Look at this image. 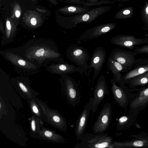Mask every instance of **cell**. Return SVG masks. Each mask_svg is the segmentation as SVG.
<instances>
[{
  "instance_id": "11",
  "label": "cell",
  "mask_w": 148,
  "mask_h": 148,
  "mask_svg": "<svg viewBox=\"0 0 148 148\" xmlns=\"http://www.w3.org/2000/svg\"><path fill=\"white\" fill-rule=\"evenodd\" d=\"M148 71V58L136 59L132 69L122 76V83L128 84L132 79Z\"/></svg>"
},
{
  "instance_id": "9",
  "label": "cell",
  "mask_w": 148,
  "mask_h": 148,
  "mask_svg": "<svg viewBox=\"0 0 148 148\" xmlns=\"http://www.w3.org/2000/svg\"><path fill=\"white\" fill-rule=\"evenodd\" d=\"M93 97L91 98L79 115L75 123V135L77 140L80 139L85 133L90 112L92 109Z\"/></svg>"
},
{
  "instance_id": "25",
  "label": "cell",
  "mask_w": 148,
  "mask_h": 148,
  "mask_svg": "<svg viewBox=\"0 0 148 148\" xmlns=\"http://www.w3.org/2000/svg\"><path fill=\"white\" fill-rule=\"evenodd\" d=\"M19 86L22 90L24 92H26L27 91V89L24 85L21 83H19Z\"/></svg>"
},
{
  "instance_id": "28",
  "label": "cell",
  "mask_w": 148,
  "mask_h": 148,
  "mask_svg": "<svg viewBox=\"0 0 148 148\" xmlns=\"http://www.w3.org/2000/svg\"><path fill=\"white\" fill-rule=\"evenodd\" d=\"M18 64L21 66H24L26 64L25 62L23 60L20 59L18 61Z\"/></svg>"
},
{
  "instance_id": "21",
  "label": "cell",
  "mask_w": 148,
  "mask_h": 148,
  "mask_svg": "<svg viewBox=\"0 0 148 148\" xmlns=\"http://www.w3.org/2000/svg\"><path fill=\"white\" fill-rule=\"evenodd\" d=\"M143 16L145 29L146 30H148V1L145 3L143 10Z\"/></svg>"
},
{
  "instance_id": "1",
  "label": "cell",
  "mask_w": 148,
  "mask_h": 148,
  "mask_svg": "<svg viewBox=\"0 0 148 148\" xmlns=\"http://www.w3.org/2000/svg\"><path fill=\"white\" fill-rule=\"evenodd\" d=\"M80 142L74 148H113V137L107 133L98 134L85 132Z\"/></svg>"
},
{
  "instance_id": "29",
  "label": "cell",
  "mask_w": 148,
  "mask_h": 148,
  "mask_svg": "<svg viewBox=\"0 0 148 148\" xmlns=\"http://www.w3.org/2000/svg\"><path fill=\"white\" fill-rule=\"evenodd\" d=\"M53 120L56 122H59L61 119L58 116H55L53 117Z\"/></svg>"
},
{
  "instance_id": "34",
  "label": "cell",
  "mask_w": 148,
  "mask_h": 148,
  "mask_svg": "<svg viewBox=\"0 0 148 148\" xmlns=\"http://www.w3.org/2000/svg\"><path fill=\"white\" fill-rule=\"evenodd\" d=\"M15 15L16 17L18 18L20 16V12L18 10H16L15 12Z\"/></svg>"
},
{
  "instance_id": "13",
  "label": "cell",
  "mask_w": 148,
  "mask_h": 148,
  "mask_svg": "<svg viewBox=\"0 0 148 148\" xmlns=\"http://www.w3.org/2000/svg\"><path fill=\"white\" fill-rule=\"evenodd\" d=\"M109 93L105 78L103 75H101L98 80L93 92V101L91 109L93 113L97 111L105 96Z\"/></svg>"
},
{
  "instance_id": "7",
  "label": "cell",
  "mask_w": 148,
  "mask_h": 148,
  "mask_svg": "<svg viewBox=\"0 0 148 148\" xmlns=\"http://www.w3.org/2000/svg\"><path fill=\"white\" fill-rule=\"evenodd\" d=\"M137 53L131 51L119 48L113 49L109 58L112 59L126 67L129 71L132 69L134 64Z\"/></svg>"
},
{
  "instance_id": "26",
  "label": "cell",
  "mask_w": 148,
  "mask_h": 148,
  "mask_svg": "<svg viewBox=\"0 0 148 148\" xmlns=\"http://www.w3.org/2000/svg\"><path fill=\"white\" fill-rule=\"evenodd\" d=\"M31 23L33 25H35L37 23V20L35 18H33L31 20Z\"/></svg>"
},
{
  "instance_id": "6",
  "label": "cell",
  "mask_w": 148,
  "mask_h": 148,
  "mask_svg": "<svg viewBox=\"0 0 148 148\" xmlns=\"http://www.w3.org/2000/svg\"><path fill=\"white\" fill-rule=\"evenodd\" d=\"M110 42L116 46L132 49L136 46L148 43V37L138 38L133 35H119L112 37Z\"/></svg>"
},
{
  "instance_id": "10",
  "label": "cell",
  "mask_w": 148,
  "mask_h": 148,
  "mask_svg": "<svg viewBox=\"0 0 148 148\" xmlns=\"http://www.w3.org/2000/svg\"><path fill=\"white\" fill-rule=\"evenodd\" d=\"M106 51L101 47H97L93 52L88 69H94L92 80H94L99 74L105 62Z\"/></svg>"
},
{
  "instance_id": "4",
  "label": "cell",
  "mask_w": 148,
  "mask_h": 148,
  "mask_svg": "<svg viewBox=\"0 0 148 148\" xmlns=\"http://www.w3.org/2000/svg\"><path fill=\"white\" fill-rule=\"evenodd\" d=\"M112 119V109L109 103H106L100 111L96 121L92 127L93 134L103 133L109 127Z\"/></svg>"
},
{
  "instance_id": "33",
  "label": "cell",
  "mask_w": 148,
  "mask_h": 148,
  "mask_svg": "<svg viewBox=\"0 0 148 148\" xmlns=\"http://www.w3.org/2000/svg\"><path fill=\"white\" fill-rule=\"evenodd\" d=\"M106 1H118L119 2H126L130 1L131 0H103Z\"/></svg>"
},
{
  "instance_id": "16",
  "label": "cell",
  "mask_w": 148,
  "mask_h": 148,
  "mask_svg": "<svg viewBox=\"0 0 148 148\" xmlns=\"http://www.w3.org/2000/svg\"><path fill=\"white\" fill-rule=\"evenodd\" d=\"M108 69L112 73L113 77V79L119 86L122 87L125 86V84L122 82L121 72H126L128 71L127 69L119 62L110 58H108L107 63Z\"/></svg>"
},
{
  "instance_id": "14",
  "label": "cell",
  "mask_w": 148,
  "mask_h": 148,
  "mask_svg": "<svg viewBox=\"0 0 148 148\" xmlns=\"http://www.w3.org/2000/svg\"><path fill=\"white\" fill-rule=\"evenodd\" d=\"M64 86L68 100L72 106L75 107L80 101V96L78 85L74 79L68 76H64Z\"/></svg>"
},
{
  "instance_id": "5",
  "label": "cell",
  "mask_w": 148,
  "mask_h": 148,
  "mask_svg": "<svg viewBox=\"0 0 148 148\" xmlns=\"http://www.w3.org/2000/svg\"><path fill=\"white\" fill-rule=\"evenodd\" d=\"M67 55L69 59L77 66L84 69L86 72L88 69L87 62L90 56L85 48L81 46L72 45L67 50Z\"/></svg>"
},
{
  "instance_id": "32",
  "label": "cell",
  "mask_w": 148,
  "mask_h": 148,
  "mask_svg": "<svg viewBox=\"0 0 148 148\" xmlns=\"http://www.w3.org/2000/svg\"><path fill=\"white\" fill-rule=\"evenodd\" d=\"M32 109L33 112L36 113H38V110L36 107V106H33L32 108Z\"/></svg>"
},
{
  "instance_id": "15",
  "label": "cell",
  "mask_w": 148,
  "mask_h": 148,
  "mask_svg": "<svg viewBox=\"0 0 148 148\" xmlns=\"http://www.w3.org/2000/svg\"><path fill=\"white\" fill-rule=\"evenodd\" d=\"M135 139L129 141H113V148L148 147V136L145 134H140L134 136Z\"/></svg>"
},
{
  "instance_id": "30",
  "label": "cell",
  "mask_w": 148,
  "mask_h": 148,
  "mask_svg": "<svg viewBox=\"0 0 148 148\" xmlns=\"http://www.w3.org/2000/svg\"><path fill=\"white\" fill-rule=\"evenodd\" d=\"M31 127L32 130L34 131L35 130V122L34 120H32L31 123Z\"/></svg>"
},
{
  "instance_id": "20",
  "label": "cell",
  "mask_w": 148,
  "mask_h": 148,
  "mask_svg": "<svg viewBox=\"0 0 148 148\" xmlns=\"http://www.w3.org/2000/svg\"><path fill=\"white\" fill-rule=\"evenodd\" d=\"M88 3V6H97L103 4H108L114 3L113 1L103 0H84Z\"/></svg>"
},
{
  "instance_id": "12",
  "label": "cell",
  "mask_w": 148,
  "mask_h": 148,
  "mask_svg": "<svg viewBox=\"0 0 148 148\" xmlns=\"http://www.w3.org/2000/svg\"><path fill=\"white\" fill-rule=\"evenodd\" d=\"M116 23H110L100 25L88 29L80 37V40H90L97 38L106 34L114 29L116 27Z\"/></svg>"
},
{
  "instance_id": "35",
  "label": "cell",
  "mask_w": 148,
  "mask_h": 148,
  "mask_svg": "<svg viewBox=\"0 0 148 148\" xmlns=\"http://www.w3.org/2000/svg\"><path fill=\"white\" fill-rule=\"evenodd\" d=\"M1 103H0V108L1 109Z\"/></svg>"
},
{
  "instance_id": "18",
  "label": "cell",
  "mask_w": 148,
  "mask_h": 148,
  "mask_svg": "<svg viewBox=\"0 0 148 148\" xmlns=\"http://www.w3.org/2000/svg\"><path fill=\"white\" fill-rule=\"evenodd\" d=\"M130 88H134L148 85V71L132 79L128 84Z\"/></svg>"
},
{
  "instance_id": "17",
  "label": "cell",
  "mask_w": 148,
  "mask_h": 148,
  "mask_svg": "<svg viewBox=\"0 0 148 148\" xmlns=\"http://www.w3.org/2000/svg\"><path fill=\"white\" fill-rule=\"evenodd\" d=\"M137 117L129 112L125 114L118 119L116 130H124L130 128L136 122Z\"/></svg>"
},
{
  "instance_id": "3",
  "label": "cell",
  "mask_w": 148,
  "mask_h": 148,
  "mask_svg": "<svg viewBox=\"0 0 148 148\" xmlns=\"http://www.w3.org/2000/svg\"><path fill=\"white\" fill-rule=\"evenodd\" d=\"M112 93L116 102L125 110L131 101L136 96L140 88H128L126 86H117L113 78L110 79Z\"/></svg>"
},
{
  "instance_id": "23",
  "label": "cell",
  "mask_w": 148,
  "mask_h": 148,
  "mask_svg": "<svg viewBox=\"0 0 148 148\" xmlns=\"http://www.w3.org/2000/svg\"><path fill=\"white\" fill-rule=\"evenodd\" d=\"M68 3L72 4L87 6V3L84 0H67Z\"/></svg>"
},
{
  "instance_id": "8",
  "label": "cell",
  "mask_w": 148,
  "mask_h": 148,
  "mask_svg": "<svg viewBox=\"0 0 148 148\" xmlns=\"http://www.w3.org/2000/svg\"><path fill=\"white\" fill-rule=\"evenodd\" d=\"M148 105V85L140 88L137 94L129 104V112L137 116Z\"/></svg>"
},
{
  "instance_id": "31",
  "label": "cell",
  "mask_w": 148,
  "mask_h": 148,
  "mask_svg": "<svg viewBox=\"0 0 148 148\" xmlns=\"http://www.w3.org/2000/svg\"><path fill=\"white\" fill-rule=\"evenodd\" d=\"M6 26L7 29L9 30H10L11 28L10 22L9 21H7L6 22Z\"/></svg>"
},
{
  "instance_id": "27",
  "label": "cell",
  "mask_w": 148,
  "mask_h": 148,
  "mask_svg": "<svg viewBox=\"0 0 148 148\" xmlns=\"http://www.w3.org/2000/svg\"><path fill=\"white\" fill-rule=\"evenodd\" d=\"M45 135L47 137H51L52 136L53 134L51 132L47 131L45 132Z\"/></svg>"
},
{
  "instance_id": "22",
  "label": "cell",
  "mask_w": 148,
  "mask_h": 148,
  "mask_svg": "<svg viewBox=\"0 0 148 148\" xmlns=\"http://www.w3.org/2000/svg\"><path fill=\"white\" fill-rule=\"evenodd\" d=\"M134 51L137 54H148V44L136 48Z\"/></svg>"
},
{
  "instance_id": "19",
  "label": "cell",
  "mask_w": 148,
  "mask_h": 148,
  "mask_svg": "<svg viewBox=\"0 0 148 148\" xmlns=\"http://www.w3.org/2000/svg\"><path fill=\"white\" fill-rule=\"evenodd\" d=\"M134 8L132 7H126L120 9L114 15V18L123 19L132 18L133 16Z\"/></svg>"
},
{
  "instance_id": "2",
  "label": "cell",
  "mask_w": 148,
  "mask_h": 148,
  "mask_svg": "<svg viewBox=\"0 0 148 148\" xmlns=\"http://www.w3.org/2000/svg\"><path fill=\"white\" fill-rule=\"evenodd\" d=\"M112 8L111 6H99L89 10L85 13L68 17L65 26L68 28L72 29L81 23H91L99 16L109 11Z\"/></svg>"
},
{
  "instance_id": "24",
  "label": "cell",
  "mask_w": 148,
  "mask_h": 148,
  "mask_svg": "<svg viewBox=\"0 0 148 148\" xmlns=\"http://www.w3.org/2000/svg\"><path fill=\"white\" fill-rule=\"evenodd\" d=\"M45 53V50L41 48L37 50L35 53V55L38 56H44Z\"/></svg>"
}]
</instances>
